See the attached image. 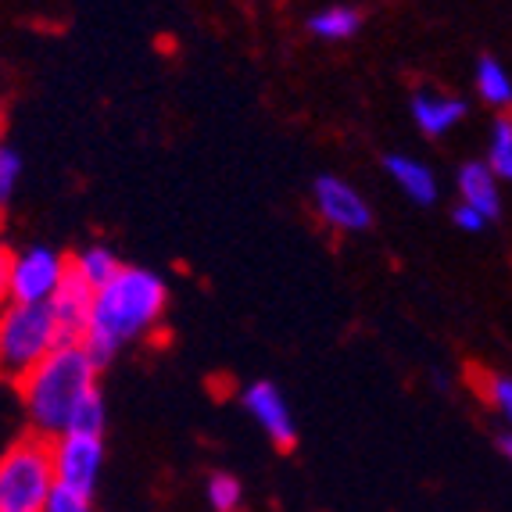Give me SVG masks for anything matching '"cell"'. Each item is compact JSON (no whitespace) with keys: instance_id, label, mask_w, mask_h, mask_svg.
Returning <instances> with one entry per match:
<instances>
[{"instance_id":"6da1fadb","label":"cell","mask_w":512,"mask_h":512,"mask_svg":"<svg viewBox=\"0 0 512 512\" xmlns=\"http://www.w3.org/2000/svg\"><path fill=\"white\" fill-rule=\"evenodd\" d=\"M97 373H101V362L90 355L83 341H76L58 344L40 366L15 380L29 434H40L47 441L69 434L79 405L97 391Z\"/></svg>"},{"instance_id":"7a4b0ae2","label":"cell","mask_w":512,"mask_h":512,"mask_svg":"<svg viewBox=\"0 0 512 512\" xmlns=\"http://www.w3.org/2000/svg\"><path fill=\"white\" fill-rule=\"evenodd\" d=\"M165 305H169V287H165L162 276L151 273V269L126 265L108 287L97 291L83 344L104 369L122 344L147 333L162 319Z\"/></svg>"},{"instance_id":"3957f363","label":"cell","mask_w":512,"mask_h":512,"mask_svg":"<svg viewBox=\"0 0 512 512\" xmlns=\"http://www.w3.org/2000/svg\"><path fill=\"white\" fill-rule=\"evenodd\" d=\"M54 487V441L22 434L0 459V512H43Z\"/></svg>"},{"instance_id":"277c9868","label":"cell","mask_w":512,"mask_h":512,"mask_svg":"<svg viewBox=\"0 0 512 512\" xmlns=\"http://www.w3.org/2000/svg\"><path fill=\"white\" fill-rule=\"evenodd\" d=\"M61 344L51 305H8L0 319V362L11 380H22Z\"/></svg>"},{"instance_id":"5b68a950","label":"cell","mask_w":512,"mask_h":512,"mask_svg":"<svg viewBox=\"0 0 512 512\" xmlns=\"http://www.w3.org/2000/svg\"><path fill=\"white\" fill-rule=\"evenodd\" d=\"M72 258L54 248H4L0 258V291L8 305H51L69 276Z\"/></svg>"},{"instance_id":"8992f818","label":"cell","mask_w":512,"mask_h":512,"mask_svg":"<svg viewBox=\"0 0 512 512\" xmlns=\"http://www.w3.org/2000/svg\"><path fill=\"white\" fill-rule=\"evenodd\" d=\"M104 466V437L94 434H69L54 437V470H58V484L94 495L97 477Z\"/></svg>"},{"instance_id":"52a82bcc","label":"cell","mask_w":512,"mask_h":512,"mask_svg":"<svg viewBox=\"0 0 512 512\" xmlns=\"http://www.w3.org/2000/svg\"><path fill=\"white\" fill-rule=\"evenodd\" d=\"M312 197H316V208L330 226L348 233H359L373 226V212L362 201V194L351 183L337 180V176H319L316 187H312Z\"/></svg>"},{"instance_id":"ba28073f","label":"cell","mask_w":512,"mask_h":512,"mask_svg":"<svg viewBox=\"0 0 512 512\" xmlns=\"http://www.w3.org/2000/svg\"><path fill=\"white\" fill-rule=\"evenodd\" d=\"M244 409L258 419V427L269 434V441L280 448V452H291L294 444H298V427H294V416L283 402V394L276 384L269 380H258L244 391Z\"/></svg>"},{"instance_id":"9c48e42d","label":"cell","mask_w":512,"mask_h":512,"mask_svg":"<svg viewBox=\"0 0 512 512\" xmlns=\"http://www.w3.org/2000/svg\"><path fill=\"white\" fill-rule=\"evenodd\" d=\"M94 298L97 291L83 280L76 265H69V276L61 283V291L54 294L51 308L58 316V330H61V344H76L86 337V326H90V312H94Z\"/></svg>"},{"instance_id":"30bf717a","label":"cell","mask_w":512,"mask_h":512,"mask_svg":"<svg viewBox=\"0 0 512 512\" xmlns=\"http://www.w3.org/2000/svg\"><path fill=\"white\" fill-rule=\"evenodd\" d=\"M459 190H462V201L477 208L484 219H498L502 215V194H498V180L491 165H480V162L462 165Z\"/></svg>"},{"instance_id":"8fae6325","label":"cell","mask_w":512,"mask_h":512,"mask_svg":"<svg viewBox=\"0 0 512 512\" xmlns=\"http://www.w3.org/2000/svg\"><path fill=\"white\" fill-rule=\"evenodd\" d=\"M462 115H466V101H459V97H434V94L412 97V119H416V126L427 137H444Z\"/></svg>"},{"instance_id":"7c38bea8","label":"cell","mask_w":512,"mask_h":512,"mask_svg":"<svg viewBox=\"0 0 512 512\" xmlns=\"http://www.w3.org/2000/svg\"><path fill=\"white\" fill-rule=\"evenodd\" d=\"M384 165L394 176V183H398L416 205H434L437 201V180L423 162H416L409 154H387Z\"/></svg>"},{"instance_id":"4fadbf2b","label":"cell","mask_w":512,"mask_h":512,"mask_svg":"<svg viewBox=\"0 0 512 512\" xmlns=\"http://www.w3.org/2000/svg\"><path fill=\"white\" fill-rule=\"evenodd\" d=\"M72 265H76L79 273H83V280L94 287V291H101V287H108L115 276L126 269V265L119 262V255L111 248H86L83 255H72Z\"/></svg>"},{"instance_id":"5bb4252c","label":"cell","mask_w":512,"mask_h":512,"mask_svg":"<svg viewBox=\"0 0 512 512\" xmlns=\"http://www.w3.org/2000/svg\"><path fill=\"white\" fill-rule=\"evenodd\" d=\"M359 26H362V15L355 8H344V4L326 8L308 18V29H312L319 40H348V36L359 33Z\"/></svg>"},{"instance_id":"9a60e30c","label":"cell","mask_w":512,"mask_h":512,"mask_svg":"<svg viewBox=\"0 0 512 512\" xmlns=\"http://www.w3.org/2000/svg\"><path fill=\"white\" fill-rule=\"evenodd\" d=\"M477 90L491 108L512 104V79H509V72L498 65V58H491V54H484V58L477 61Z\"/></svg>"},{"instance_id":"2e32d148","label":"cell","mask_w":512,"mask_h":512,"mask_svg":"<svg viewBox=\"0 0 512 512\" xmlns=\"http://www.w3.org/2000/svg\"><path fill=\"white\" fill-rule=\"evenodd\" d=\"M208 505L215 512H237L244 505V487L233 473H212L208 477Z\"/></svg>"},{"instance_id":"e0dca14e","label":"cell","mask_w":512,"mask_h":512,"mask_svg":"<svg viewBox=\"0 0 512 512\" xmlns=\"http://www.w3.org/2000/svg\"><path fill=\"white\" fill-rule=\"evenodd\" d=\"M491 169H495V176H502V180L512 183V119H498L495 122V133H491Z\"/></svg>"},{"instance_id":"ac0fdd59","label":"cell","mask_w":512,"mask_h":512,"mask_svg":"<svg viewBox=\"0 0 512 512\" xmlns=\"http://www.w3.org/2000/svg\"><path fill=\"white\" fill-rule=\"evenodd\" d=\"M104 423H108V409H104V398L101 391H94L79 405L76 419H72V430L76 434H94V437H104Z\"/></svg>"},{"instance_id":"d6986e66","label":"cell","mask_w":512,"mask_h":512,"mask_svg":"<svg viewBox=\"0 0 512 512\" xmlns=\"http://www.w3.org/2000/svg\"><path fill=\"white\" fill-rule=\"evenodd\" d=\"M484 380V398L498 409V416L512 427V376H495V373H480Z\"/></svg>"},{"instance_id":"ffe728a7","label":"cell","mask_w":512,"mask_h":512,"mask_svg":"<svg viewBox=\"0 0 512 512\" xmlns=\"http://www.w3.org/2000/svg\"><path fill=\"white\" fill-rule=\"evenodd\" d=\"M43 512H94V495H83V491H72V487L58 484L43 505Z\"/></svg>"},{"instance_id":"44dd1931","label":"cell","mask_w":512,"mask_h":512,"mask_svg":"<svg viewBox=\"0 0 512 512\" xmlns=\"http://www.w3.org/2000/svg\"><path fill=\"white\" fill-rule=\"evenodd\" d=\"M22 176V154L15 147H4L0 151V201L8 205L11 194H15V180Z\"/></svg>"},{"instance_id":"7402d4cb","label":"cell","mask_w":512,"mask_h":512,"mask_svg":"<svg viewBox=\"0 0 512 512\" xmlns=\"http://www.w3.org/2000/svg\"><path fill=\"white\" fill-rule=\"evenodd\" d=\"M452 222L459 226V230H466V233H477V230H484V226H487L484 215H480L473 205H466V201L452 208Z\"/></svg>"},{"instance_id":"603a6c76","label":"cell","mask_w":512,"mask_h":512,"mask_svg":"<svg viewBox=\"0 0 512 512\" xmlns=\"http://www.w3.org/2000/svg\"><path fill=\"white\" fill-rule=\"evenodd\" d=\"M498 448H502V452H505V455H509V459H512V434H505L502 441H498Z\"/></svg>"}]
</instances>
